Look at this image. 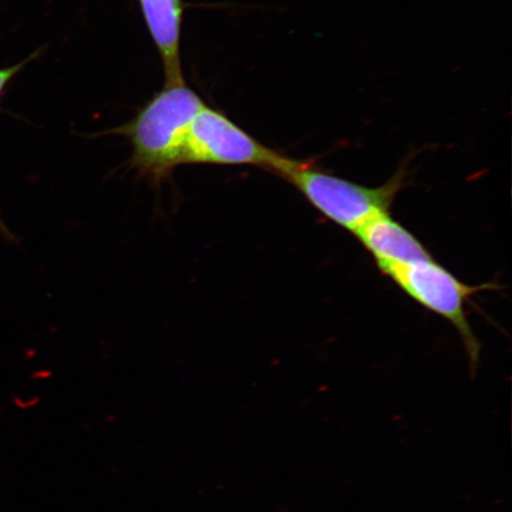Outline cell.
Wrapping results in <instances>:
<instances>
[{
    "label": "cell",
    "instance_id": "6da1fadb",
    "mask_svg": "<svg viewBox=\"0 0 512 512\" xmlns=\"http://www.w3.org/2000/svg\"><path fill=\"white\" fill-rule=\"evenodd\" d=\"M206 106L187 83L165 85L130 123L114 130L132 146L131 164L153 184L170 178L183 165V153L192 121Z\"/></svg>",
    "mask_w": 512,
    "mask_h": 512
},
{
    "label": "cell",
    "instance_id": "7a4b0ae2",
    "mask_svg": "<svg viewBox=\"0 0 512 512\" xmlns=\"http://www.w3.org/2000/svg\"><path fill=\"white\" fill-rule=\"evenodd\" d=\"M281 178L291 183L325 219L354 234L373 217L389 213L405 184L406 171H399L381 187L370 188L296 160Z\"/></svg>",
    "mask_w": 512,
    "mask_h": 512
},
{
    "label": "cell",
    "instance_id": "3957f363",
    "mask_svg": "<svg viewBox=\"0 0 512 512\" xmlns=\"http://www.w3.org/2000/svg\"><path fill=\"white\" fill-rule=\"evenodd\" d=\"M296 159L255 139L226 114L204 106L192 121L182 164L254 166L283 177Z\"/></svg>",
    "mask_w": 512,
    "mask_h": 512
},
{
    "label": "cell",
    "instance_id": "277c9868",
    "mask_svg": "<svg viewBox=\"0 0 512 512\" xmlns=\"http://www.w3.org/2000/svg\"><path fill=\"white\" fill-rule=\"evenodd\" d=\"M379 270L416 303L445 318L457 329L475 367L479 360L480 344L467 320L465 306L476 293L492 290L494 286L467 285L434 259L412 265L380 266Z\"/></svg>",
    "mask_w": 512,
    "mask_h": 512
},
{
    "label": "cell",
    "instance_id": "5b68a950",
    "mask_svg": "<svg viewBox=\"0 0 512 512\" xmlns=\"http://www.w3.org/2000/svg\"><path fill=\"white\" fill-rule=\"evenodd\" d=\"M373 256L377 267L412 265L433 260V256L414 234L389 213L373 217L354 233Z\"/></svg>",
    "mask_w": 512,
    "mask_h": 512
},
{
    "label": "cell",
    "instance_id": "8992f818",
    "mask_svg": "<svg viewBox=\"0 0 512 512\" xmlns=\"http://www.w3.org/2000/svg\"><path fill=\"white\" fill-rule=\"evenodd\" d=\"M162 59L166 85L184 82L181 62L182 0H138Z\"/></svg>",
    "mask_w": 512,
    "mask_h": 512
},
{
    "label": "cell",
    "instance_id": "52a82bcc",
    "mask_svg": "<svg viewBox=\"0 0 512 512\" xmlns=\"http://www.w3.org/2000/svg\"><path fill=\"white\" fill-rule=\"evenodd\" d=\"M29 60L17 64V66L0 69V95H2L6 85L14 79V76L21 70Z\"/></svg>",
    "mask_w": 512,
    "mask_h": 512
}]
</instances>
